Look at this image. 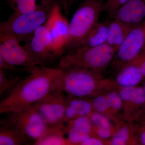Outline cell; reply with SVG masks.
<instances>
[{
	"instance_id": "obj_1",
	"label": "cell",
	"mask_w": 145,
	"mask_h": 145,
	"mask_svg": "<svg viewBox=\"0 0 145 145\" xmlns=\"http://www.w3.org/2000/svg\"><path fill=\"white\" fill-rule=\"evenodd\" d=\"M58 69L36 65L22 78L0 103V113L5 114L32 106L54 89Z\"/></svg>"
},
{
	"instance_id": "obj_27",
	"label": "cell",
	"mask_w": 145,
	"mask_h": 145,
	"mask_svg": "<svg viewBox=\"0 0 145 145\" xmlns=\"http://www.w3.org/2000/svg\"><path fill=\"white\" fill-rule=\"evenodd\" d=\"M130 0H107L104 4V11L110 16L117 9Z\"/></svg>"
},
{
	"instance_id": "obj_30",
	"label": "cell",
	"mask_w": 145,
	"mask_h": 145,
	"mask_svg": "<svg viewBox=\"0 0 145 145\" xmlns=\"http://www.w3.org/2000/svg\"><path fill=\"white\" fill-rule=\"evenodd\" d=\"M0 69L5 71L9 70L12 71H16L18 70V68L6 62L3 59L0 57Z\"/></svg>"
},
{
	"instance_id": "obj_11",
	"label": "cell",
	"mask_w": 145,
	"mask_h": 145,
	"mask_svg": "<svg viewBox=\"0 0 145 145\" xmlns=\"http://www.w3.org/2000/svg\"><path fill=\"white\" fill-rule=\"evenodd\" d=\"M20 43L12 36L0 34V57L9 64L23 67L29 71L38 65Z\"/></svg>"
},
{
	"instance_id": "obj_9",
	"label": "cell",
	"mask_w": 145,
	"mask_h": 145,
	"mask_svg": "<svg viewBox=\"0 0 145 145\" xmlns=\"http://www.w3.org/2000/svg\"><path fill=\"white\" fill-rule=\"evenodd\" d=\"M145 45V20L134 27L115 54L112 65L119 71L139 55Z\"/></svg>"
},
{
	"instance_id": "obj_4",
	"label": "cell",
	"mask_w": 145,
	"mask_h": 145,
	"mask_svg": "<svg viewBox=\"0 0 145 145\" xmlns=\"http://www.w3.org/2000/svg\"><path fill=\"white\" fill-rule=\"evenodd\" d=\"M99 75L82 68H58L54 89L61 91L71 97H89L96 91Z\"/></svg>"
},
{
	"instance_id": "obj_17",
	"label": "cell",
	"mask_w": 145,
	"mask_h": 145,
	"mask_svg": "<svg viewBox=\"0 0 145 145\" xmlns=\"http://www.w3.org/2000/svg\"><path fill=\"white\" fill-rule=\"evenodd\" d=\"M64 124L48 127L41 137L34 142L36 145H70L65 135Z\"/></svg>"
},
{
	"instance_id": "obj_5",
	"label": "cell",
	"mask_w": 145,
	"mask_h": 145,
	"mask_svg": "<svg viewBox=\"0 0 145 145\" xmlns=\"http://www.w3.org/2000/svg\"><path fill=\"white\" fill-rule=\"evenodd\" d=\"M116 53L107 44L93 47H81L65 53L59 59L58 68H82L100 74L112 62Z\"/></svg>"
},
{
	"instance_id": "obj_35",
	"label": "cell",
	"mask_w": 145,
	"mask_h": 145,
	"mask_svg": "<svg viewBox=\"0 0 145 145\" xmlns=\"http://www.w3.org/2000/svg\"><path fill=\"white\" fill-rule=\"evenodd\" d=\"M143 89H144V92L145 94V82L144 83V88H143Z\"/></svg>"
},
{
	"instance_id": "obj_8",
	"label": "cell",
	"mask_w": 145,
	"mask_h": 145,
	"mask_svg": "<svg viewBox=\"0 0 145 145\" xmlns=\"http://www.w3.org/2000/svg\"><path fill=\"white\" fill-rule=\"evenodd\" d=\"M70 96L61 91L53 89L33 105L48 127L63 123V119Z\"/></svg>"
},
{
	"instance_id": "obj_22",
	"label": "cell",
	"mask_w": 145,
	"mask_h": 145,
	"mask_svg": "<svg viewBox=\"0 0 145 145\" xmlns=\"http://www.w3.org/2000/svg\"><path fill=\"white\" fill-rule=\"evenodd\" d=\"M6 71L0 69V96H6L10 93L22 78L18 75L14 78L8 77Z\"/></svg>"
},
{
	"instance_id": "obj_24",
	"label": "cell",
	"mask_w": 145,
	"mask_h": 145,
	"mask_svg": "<svg viewBox=\"0 0 145 145\" xmlns=\"http://www.w3.org/2000/svg\"><path fill=\"white\" fill-rule=\"evenodd\" d=\"M129 137L128 127L123 126L120 127L112 136L110 144L112 145H124L127 144Z\"/></svg>"
},
{
	"instance_id": "obj_18",
	"label": "cell",
	"mask_w": 145,
	"mask_h": 145,
	"mask_svg": "<svg viewBox=\"0 0 145 145\" xmlns=\"http://www.w3.org/2000/svg\"><path fill=\"white\" fill-rule=\"evenodd\" d=\"M110 21L105 20L96 24L80 47H93L106 44Z\"/></svg>"
},
{
	"instance_id": "obj_12",
	"label": "cell",
	"mask_w": 145,
	"mask_h": 145,
	"mask_svg": "<svg viewBox=\"0 0 145 145\" xmlns=\"http://www.w3.org/2000/svg\"><path fill=\"white\" fill-rule=\"evenodd\" d=\"M135 27L145 20V0H130L109 16Z\"/></svg>"
},
{
	"instance_id": "obj_33",
	"label": "cell",
	"mask_w": 145,
	"mask_h": 145,
	"mask_svg": "<svg viewBox=\"0 0 145 145\" xmlns=\"http://www.w3.org/2000/svg\"><path fill=\"white\" fill-rule=\"evenodd\" d=\"M140 140L142 144L145 145V131L142 133L140 135Z\"/></svg>"
},
{
	"instance_id": "obj_16",
	"label": "cell",
	"mask_w": 145,
	"mask_h": 145,
	"mask_svg": "<svg viewBox=\"0 0 145 145\" xmlns=\"http://www.w3.org/2000/svg\"><path fill=\"white\" fill-rule=\"evenodd\" d=\"M93 110L92 102L85 98L70 97L65 112L63 123L80 116H89Z\"/></svg>"
},
{
	"instance_id": "obj_19",
	"label": "cell",
	"mask_w": 145,
	"mask_h": 145,
	"mask_svg": "<svg viewBox=\"0 0 145 145\" xmlns=\"http://www.w3.org/2000/svg\"><path fill=\"white\" fill-rule=\"evenodd\" d=\"M30 139L18 128L1 125L0 145L26 144Z\"/></svg>"
},
{
	"instance_id": "obj_14",
	"label": "cell",
	"mask_w": 145,
	"mask_h": 145,
	"mask_svg": "<svg viewBox=\"0 0 145 145\" xmlns=\"http://www.w3.org/2000/svg\"><path fill=\"white\" fill-rule=\"evenodd\" d=\"M140 61L137 56L134 60L119 71L116 81L121 88L135 87L140 82L143 75L140 69Z\"/></svg>"
},
{
	"instance_id": "obj_32",
	"label": "cell",
	"mask_w": 145,
	"mask_h": 145,
	"mask_svg": "<svg viewBox=\"0 0 145 145\" xmlns=\"http://www.w3.org/2000/svg\"><path fill=\"white\" fill-rule=\"evenodd\" d=\"M62 7L65 13L67 14L69 7V0H61Z\"/></svg>"
},
{
	"instance_id": "obj_31",
	"label": "cell",
	"mask_w": 145,
	"mask_h": 145,
	"mask_svg": "<svg viewBox=\"0 0 145 145\" xmlns=\"http://www.w3.org/2000/svg\"><path fill=\"white\" fill-rule=\"evenodd\" d=\"M138 56L140 60V70L143 76L145 77V45Z\"/></svg>"
},
{
	"instance_id": "obj_29",
	"label": "cell",
	"mask_w": 145,
	"mask_h": 145,
	"mask_svg": "<svg viewBox=\"0 0 145 145\" xmlns=\"http://www.w3.org/2000/svg\"><path fill=\"white\" fill-rule=\"evenodd\" d=\"M104 142L101 140V139L93 137L92 136L89 137L87 140L81 143L82 145H104Z\"/></svg>"
},
{
	"instance_id": "obj_2",
	"label": "cell",
	"mask_w": 145,
	"mask_h": 145,
	"mask_svg": "<svg viewBox=\"0 0 145 145\" xmlns=\"http://www.w3.org/2000/svg\"><path fill=\"white\" fill-rule=\"evenodd\" d=\"M59 3L58 0H42L33 12L12 13L6 21L0 23V34L12 36L20 42L25 41L46 22L54 7Z\"/></svg>"
},
{
	"instance_id": "obj_7",
	"label": "cell",
	"mask_w": 145,
	"mask_h": 145,
	"mask_svg": "<svg viewBox=\"0 0 145 145\" xmlns=\"http://www.w3.org/2000/svg\"><path fill=\"white\" fill-rule=\"evenodd\" d=\"M44 24L49 33L51 51L57 59H60L67 51L69 22L63 15L59 3L54 7Z\"/></svg>"
},
{
	"instance_id": "obj_25",
	"label": "cell",
	"mask_w": 145,
	"mask_h": 145,
	"mask_svg": "<svg viewBox=\"0 0 145 145\" xmlns=\"http://www.w3.org/2000/svg\"><path fill=\"white\" fill-rule=\"evenodd\" d=\"M93 110L100 113H106L110 110L109 103L106 95L97 96L92 102Z\"/></svg>"
},
{
	"instance_id": "obj_20",
	"label": "cell",
	"mask_w": 145,
	"mask_h": 145,
	"mask_svg": "<svg viewBox=\"0 0 145 145\" xmlns=\"http://www.w3.org/2000/svg\"><path fill=\"white\" fill-rule=\"evenodd\" d=\"M123 102L135 105H141L145 103V94L142 87L122 88L119 92Z\"/></svg>"
},
{
	"instance_id": "obj_15",
	"label": "cell",
	"mask_w": 145,
	"mask_h": 145,
	"mask_svg": "<svg viewBox=\"0 0 145 145\" xmlns=\"http://www.w3.org/2000/svg\"><path fill=\"white\" fill-rule=\"evenodd\" d=\"M110 20L106 44L117 52L134 27L118 20Z\"/></svg>"
},
{
	"instance_id": "obj_36",
	"label": "cell",
	"mask_w": 145,
	"mask_h": 145,
	"mask_svg": "<svg viewBox=\"0 0 145 145\" xmlns=\"http://www.w3.org/2000/svg\"><path fill=\"white\" fill-rule=\"evenodd\" d=\"M102 1H104V2H105L107 0H102Z\"/></svg>"
},
{
	"instance_id": "obj_3",
	"label": "cell",
	"mask_w": 145,
	"mask_h": 145,
	"mask_svg": "<svg viewBox=\"0 0 145 145\" xmlns=\"http://www.w3.org/2000/svg\"><path fill=\"white\" fill-rule=\"evenodd\" d=\"M105 2L102 0H85L78 7L69 22V36L66 53L80 47L96 24Z\"/></svg>"
},
{
	"instance_id": "obj_34",
	"label": "cell",
	"mask_w": 145,
	"mask_h": 145,
	"mask_svg": "<svg viewBox=\"0 0 145 145\" xmlns=\"http://www.w3.org/2000/svg\"><path fill=\"white\" fill-rule=\"evenodd\" d=\"M75 1L76 0H69V8H70L72 6Z\"/></svg>"
},
{
	"instance_id": "obj_26",
	"label": "cell",
	"mask_w": 145,
	"mask_h": 145,
	"mask_svg": "<svg viewBox=\"0 0 145 145\" xmlns=\"http://www.w3.org/2000/svg\"><path fill=\"white\" fill-rule=\"evenodd\" d=\"M109 103L110 110L114 111H118L121 109L123 102L119 93L116 91H111L106 95Z\"/></svg>"
},
{
	"instance_id": "obj_13",
	"label": "cell",
	"mask_w": 145,
	"mask_h": 145,
	"mask_svg": "<svg viewBox=\"0 0 145 145\" xmlns=\"http://www.w3.org/2000/svg\"><path fill=\"white\" fill-rule=\"evenodd\" d=\"M66 123L65 133L70 145H80L92 136L93 127L89 116L77 117Z\"/></svg>"
},
{
	"instance_id": "obj_21",
	"label": "cell",
	"mask_w": 145,
	"mask_h": 145,
	"mask_svg": "<svg viewBox=\"0 0 145 145\" xmlns=\"http://www.w3.org/2000/svg\"><path fill=\"white\" fill-rule=\"evenodd\" d=\"M37 0H6L7 5L17 14L31 13L37 8Z\"/></svg>"
},
{
	"instance_id": "obj_28",
	"label": "cell",
	"mask_w": 145,
	"mask_h": 145,
	"mask_svg": "<svg viewBox=\"0 0 145 145\" xmlns=\"http://www.w3.org/2000/svg\"><path fill=\"white\" fill-rule=\"evenodd\" d=\"M96 132V134L101 139L106 140L111 137L113 133L112 128H99L94 129L93 131Z\"/></svg>"
},
{
	"instance_id": "obj_6",
	"label": "cell",
	"mask_w": 145,
	"mask_h": 145,
	"mask_svg": "<svg viewBox=\"0 0 145 145\" xmlns=\"http://www.w3.org/2000/svg\"><path fill=\"white\" fill-rule=\"evenodd\" d=\"M1 125L16 128L34 142L46 132L48 127L33 106L5 113Z\"/></svg>"
},
{
	"instance_id": "obj_10",
	"label": "cell",
	"mask_w": 145,
	"mask_h": 145,
	"mask_svg": "<svg viewBox=\"0 0 145 145\" xmlns=\"http://www.w3.org/2000/svg\"><path fill=\"white\" fill-rule=\"evenodd\" d=\"M24 42V47L36 64L48 66L57 59L50 49L49 33L44 24Z\"/></svg>"
},
{
	"instance_id": "obj_23",
	"label": "cell",
	"mask_w": 145,
	"mask_h": 145,
	"mask_svg": "<svg viewBox=\"0 0 145 145\" xmlns=\"http://www.w3.org/2000/svg\"><path fill=\"white\" fill-rule=\"evenodd\" d=\"M89 117L93 129L99 128H112L110 121L103 113L93 111Z\"/></svg>"
}]
</instances>
